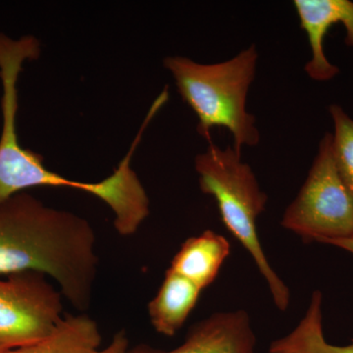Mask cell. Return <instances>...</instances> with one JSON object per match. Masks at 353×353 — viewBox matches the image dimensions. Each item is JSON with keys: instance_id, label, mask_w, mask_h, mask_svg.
Wrapping results in <instances>:
<instances>
[{"instance_id": "1", "label": "cell", "mask_w": 353, "mask_h": 353, "mask_svg": "<svg viewBox=\"0 0 353 353\" xmlns=\"http://www.w3.org/2000/svg\"><path fill=\"white\" fill-rule=\"evenodd\" d=\"M95 243L94 230L81 216L44 205L26 192L0 201V275L43 273L82 312L97 279Z\"/></svg>"}, {"instance_id": "2", "label": "cell", "mask_w": 353, "mask_h": 353, "mask_svg": "<svg viewBox=\"0 0 353 353\" xmlns=\"http://www.w3.org/2000/svg\"><path fill=\"white\" fill-rule=\"evenodd\" d=\"M39 54L41 43L36 37L27 34L14 39L0 34V201L31 188H67L101 199L112 209L117 222L132 220L143 205L145 190L129 160L123 159L112 175L101 182H80L46 168L41 154L21 145L17 132L18 80L25 62L38 59Z\"/></svg>"}, {"instance_id": "3", "label": "cell", "mask_w": 353, "mask_h": 353, "mask_svg": "<svg viewBox=\"0 0 353 353\" xmlns=\"http://www.w3.org/2000/svg\"><path fill=\"white\" fill-rule=\"evenodd\" d=\"M257 61L259 52L252 44L220 63L201 64L188 57H170L163 64L183 101L199 118V134L210 139L211 130L225 128L233 136L234 150L241 153L245 146H256L260 141L255 117L246 110Z\"/></svg>"}, {"instance_id": "4", "label": "cell", "mask_w": 353, "mask_h": 353, "mask_svg": "<svg viewBox=\"0 0 353 353\" xmlns=\"http://www.w3.org/2000/svg\"><path fill=\"white\" fill-rule=\"evenodd\" d=\"M194 167L201 192L214 197L223 223L252 255L274 303L281 311L287 310L289 288L272 268L257 233V219L265 210L268 197L260 189L252 167L243 161L241 153L234 146L221 148L213 143L205 152L196 155Z\"/></svg>"}, {"instance_id": "5", "label": "cell", "mask_w": 353, "mask_h": 353, "mask_svg": "<svg viewBox=\"0 0 353 353\" xmlns=\"http://www.w3.org/2000/svg\"><path fill=\"white\" fill-rule=\"evenodd\" d=\"M281 224L304 241L331 245L353 236V196L334 163L332 134L320 141L307 178Z\"/></svg>"}, {"instance_id": "6", "label": "cell", "mask_w": 353, "mask_h": 353, "mask_svg": "<svg viewBox=\"0 0 353 353\" xmlns=\"http://www.w3.org/2000/svg\"><path fill=\"white\" fill-rule=\"evenodd\" d=\"M0 280V353L50 336L63 319L61 292L36 271Z\"/></svg>"}, {"instance_id": "7", "label": "cell", "mask_w": 353, "mask_h": 353, "mask_svg": "<svg viewBox=\"0 0 353 353\" xmlns=\"http://www.w3.org/2000/svg\"><path fill=\"white\" fill-rule=\"evenodd\" d=\"M255 334L245 310L217 312L192 326L180 347L157 350L139 345L128 353H254Z\"/></svg>"}, {"instance_id": "8", "label": "cell", "mask_w": 353, "mask_h": 353, "mask_svg": "<svg viewBox=\"0 0 353 353\" xmlns=\"http://www.w3.org/2000/svg\"><path fill=\"white\" fill-rule=\"evenodd\" d=\"M301 28L307 36L311 59L305 72L312 80L326 82L338 75L336 65L329 61L324 50V39L330 28L341 23L347 31L345 43L353 46V2L350 0H296L294 1Z\"/></svg>"}, {"instance_id": "9", "label": "cell", "mask_w": 353, "mask_h": 353, "mask_svg": "<svg viewBox=\"0 0 353 353\" xmlns=\"http://www.w3.org/2000/svg\"><path fill=\"white\" fill-rule=\"evenodd\" d=\"M230 252L231 245L224 236L205 231L183 243L169 269L203 290L214 282Z\"/></svg>"}, {"instance_id": "10", "label": "cell", "mask_w": 353, "mask_h": 353, "mask_svg": "<svg viewBox=\"0 0 353 353\" xmlns=\"http://www.w3.org/2000/svg\"><path fill=\"white\" fill-rule=\"evenodd\" d=\"M202 290L171 269L148 305L153 328L162 336H175L196 307Z\"/></svg>"}, {"instance_id": "11", "label": "cell", "mask_w": 353, "mask_h": 353, "mask_svg": "<svg viewBox=\"0 0 353 353\" xmlns=\"http://www.w3.org/2000/svg\"><path fill=\"white\" fill-rule=\"evenodd\" d=\"M101 341L99 326L90 316L66 314L50 336L3 353H97Z\"/></svg>"}, {"instance_id": "12", "label": "cell", "mask_w": 353, "mask_h": 353, "mask_svg": "<svg viewBox=\"0 0 353 353\" xmlns=\"http://www.w3.org/2000/svg\"><path fill=\"white\" fill-rule=\"evenodd\" d=\"M323 296L315 290L301 321L287 336L273 341L268 353H353V339L347 345H334L323 332Z\"/></svg>"}, {"instance_id": "13", "label": "cell", "mask_w": 353, "mask_h": 353, "mask_svg": "<svg viewBox=\"0 0 353 353\" xmlns=\"http://www.w3.org/2000/svg\"><path fill=\"white\" fill-rule=\"evenodd\" d=\"M334 122L333 155L339 173L353 196V120L339 105L329 108Z\"/></svg>"}, {"instance_id": "14", "label": "cell", "mask_w": 353, "mask_h": 353, "mask_svg": "<svg viewBox=\"0 0 353 353\" xmlns=\"http://www.w3.org/2000/svg\"><path fill=\"white\" fill-rule=\"evenodd\" d=\"M129 352V339L125 330H121L114 334L112 341L108 347L99 350L97 353H128Z\"/></svg>"}, {"instance_id": "15", "label": "cell", "mask_w": 353, "mask_h": 353, "mask_svg": "<svg viewBox=\"0 0 353 353\" xmlns=\"http://www.w3.org/2000/svg\"><path fill=\"white\" fill-rule=\"evenodd\" d=\"M331 245L347 250V252L353 254V236H350V238L343 239V240L334 241V243H331Z\"/></svg>"}]
</instances>
